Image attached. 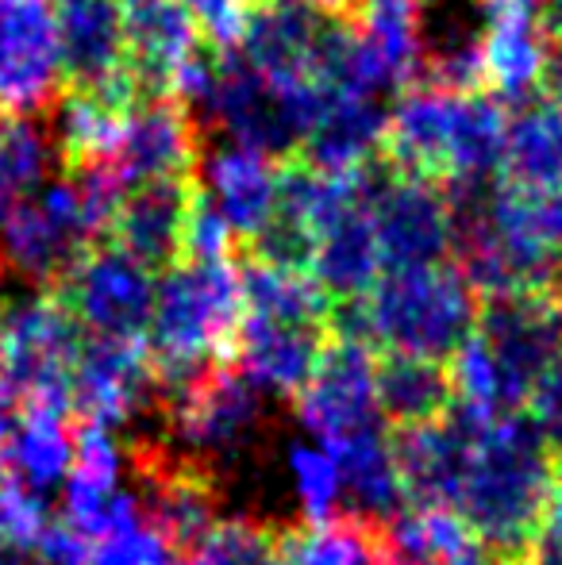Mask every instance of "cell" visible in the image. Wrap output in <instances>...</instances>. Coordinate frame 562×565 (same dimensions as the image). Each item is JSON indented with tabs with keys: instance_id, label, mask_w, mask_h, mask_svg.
<instances>
[{
	"instance_id": "cell-2",
	"label": "cell",
	"mask_w": 562,
	"mask_h": 565,
	"mask_svg": "<svg viewBox=\"0 0 562 565\" xmlns=\"http://www.w3.org/2000/svg\"><path fill=\"white\" fill-rule=\"evenodd\" d=\"M455 209V258L481 300L509 292H559L562 246L551 238L543 193L509 178L447 185Z\"/></svg>"
},
{
	"instance_id": "cell-32",
	"label": "cell",
	"mask_w": 562,
	"mask_h": 565,
	"mask_svg": "<svg viewBox=\"0 0 562 565\" xmlns=\"http://www.w3.org/2000/svg\"><path fill=\"white\" fill-rule=\"evenodd\" d=\"M505 131H509V113L494 93H455L447 139V185L497 178L505 166Z\"/></svg>"
},
{
	"instance_id": "cell-25",
	"label": "cell",
	"mask_w": 562,
	"mask_h": 565,
	"mask_svg": "<svg viewBox=\"0 0 562 565\" xmlns=\"http://www.w3.org/2000/svg\"><path fill=\"white\" fill-rule=\"evenodd\" d=\"M450 113H455V93L450 89H439V85L427 82H421L416 89H405L397 105L390 108V131H385L382 158L397 173L447 185Z\"/></svg>"
},
{
	"instance_id": "cell-10",
	"label": "cell",
	"mask_w": 562,
	"mask_h": 565,
	"mask_svg": "<svg viewBox=\"0 0 562 565\" xmlns=\"http://www.w3.org/2000/svg\"><path fill=\"white\" fill-rule=\"evenodd\" d=\"M155 277L120 246L93 243L66 269L54 292L93 339H147L155 312Z\"/></svg>"
},
{
	"instance_id": "cell-33",
	"label": "cell",
	"mask_w": 562,
	"mask_h": 565,
	"mask_svg": "<svg viewBox=\"0 0 562 565\" xmlns=\"http://www.w3.org/2000/svg\"><path fill=\"white\" fill-rule=\"evenodd\" d=\"M378 408L397 431L447 416L455 408L447 362L416 354H385L378 362Z\"/></svg>"
},
{
	"instance_id": "cell-6",
	"label": "cell",
	"mask_w": 562,
	"mask_h": 565,
	"mask_svg": "<svg viewBox=\"0 0 562 565\" xmlns=\"http://www.w3.org/2000/svg\"><path fill=\"white\" fill-rule=\"evenodd\" d=\"M328 89L316 82H271L240 51H220V74L193 119L224 135L227 142L263 150V154L297 158L312 119L320 116Z\"/></svg>"
},
{
	"instance_id": "cell-21",
	"label": "cell",
	"mask_w": 562,
	"mask_h": 565,
	"mask_svg": "<svg viewBox=\"0 0 562 565\" xmlns=\"http://www.w3.org/2000/svg\"><path fill=\"white\" fill-rule=\"evenodd\" d=\"M128 31V70L142 97L173 89L178 70L204 46L185 0H120Z\"/></svg>"
},
{
	"instance_id": "cell-28",
	"label": "cell",
	"mask_w": 562,
	"mask_h": 565,
	"mask_svg": "<svg viewBox=\"0 0 562 565\" xmlns=\"http://www.w3.org/2000/svg\"><path fill=\"white\" fill-rule=\"evenodd\" d=\"M382 269L385 266H382V250H378L370 204H359V209L343 212V216H336L316 235L308 274L316 277V285H320L336 305L367 297V289L382 277Z\"/></svg>"
},
{
	"instance_id": "cell-29",
	"label": "cell",
	"mask_w": 562,
	"mask_h": 565,
	"mask_svg": "<svg viewBox=\"0 0 562 565\" xmlns=\"http://www.w3.org/2000/svg\"><path fill=\"white\" fill-rule=\"evenodd\" d=\"M74 431L66 408H51V404H20L15 412L12 435L4 443V469L35 492H51L54 484L66 481L70 466H74Z\"/></svg>"
},
{
	"instance_id": "cell-3",
	"label": "cell",
	"mask_w": 562,
	"mask_h": 565,
	"mask_svg": "<svg viewBox=\"0 0 562 565\" xmlns=\"http://www.w3.org/2000/svg\"><path fill=\"white\" fill-rule=\"evenodd\" d=\"M562 350L559 292L486 297L474 331L450 354V388L458 408L481 419L520 416L548 365Z\"/></svg>"
},
{
	"instance_id": "cell-4",
	"label": "cell",
	"mask_w": 562,
	"mask_h": 565,
	"mask_svg": "<svg viewBox=\"0 0 562 565\" xmlns=\"http://www.w3.org/2000/svg\"><path fill=\"white\" fill-rule=\"evenodd\" d=\"M481 297L458 266L385 269L367 297L343 300L331 312V331L367 339L390 354H416L447 362L474 331Z\"/></svg>"
},
{
	"instance_id": "cell-14",
	"label": "cell",
	"mask_w": 562,
	"mask_h": 565,
	"mask_svg": "<svg viewBox=\"0 0 562 565\" xmlns=\"http://www.w3.org/2000/svg\"><path fill=\"white\" fill-rule=\"evenodd\" d=\"M136 477L142 484V515L155 523L178 551H189L216 523V484L212 469L189 454H173L162 443H136L131 447Z\"/></svg>"
},
{
	"instance_id": "cell-13",
	"label": "cell",
	"mask_w": 562,
	"mask_h": 565,
	"mask_svg": "<svg viewBox=\"0 0 562 565\" xmlns=\"http://www.w3.org/2000/svg\"><path fill=\"white\" fill-rule=\"evenodd\" d=\"M66 85L59 23L46 0H0V116H35Z\"/></svg>"
},
{
	"instance_id": "cell-51",
	"label": "cell",
	"mask_w": 562,
	"mask_h": 565,
	"mask_svg": "<svg viewBox=\"0 0 562 565\" xmlns=\"http://www.w3.org/2000/svg\"><path fill=\"white\" fill-rule=\"evenodd\" d=\"M0 354H4V308H0Z\"/></svg>"
},
{
	"instance_id": "cell-38",
	"label": "cell",
	"mask_w": 562,
	"mask_h": 565,
	"mask_svg": "<svg viewBox=\"0 0 562 565\" xmlns=\"http://www.w3.org/2000/svg\"><path fill=\"white\" fill-rule=\"evenodd\" d=\"M293 484H297V500L305 508L308 523L336 520V508L343 500V477H339V461L328 447H293L289 450Z\"/></svg>"
},
{
	"instance_id": "cell-41",
	"label": "cell",
	"mask_w": 562,
	"mask_h": 565,
	"mask_svg": "<svg viewBox=\"0 0 562 565\" xmlns=\"http://www.w3.org/2000/svg\"><path fill=\"white\" fill-rule=\"evenodd\" d=\"M235 246V231L227 227V220L216 212V204L204 196V189L197 193L193 212H189V224H185V250L181 258L189 262H227Z\"/></svg>"
},
{
	"instance_id": "cell-50",
	"label": "cell",
	"mask_w": 562,
	"mask_h": 565,
	"mask_svg": "<svg viewBox=\"0 0 562 565\" xmlns=\"http://www.w3.org/2000/svg\"><path fill=\"white\" fill-rule=\"evenodd\" d=\"M478 4L489 12V8H505V4H528V8H540L543 0H478Z\"/></svg>"
},
{
	"instance_id": "cell-48",
	"label": "cell",
	"mask_w": 562,
	"mask_h": 565,
	"mask_svg": "<svg viewBox=\"0 0 562 565\" xmlns=\"http://www.w3.org/2000/svg\"><path fill=\"white\" fill-rule=\"evenodd\" d=\"M540 20H543V28H548L551 43L562 46V0H543V4H540Z\"/></svg>"
},
{
	"instance_id": "cell-37",
	"label": "cell",
	"mask_w": 562,
	"mask_h": 565,
	"mask_svg": "<svg viewBox=\"0 0 562 565\" xmlns=\"http://www.w3.org/2000/svg\"><path fill=\"white\" fill-rule=\"evenodd\" d=\"M181 565H282V527L258 520H216Z\"/></svg>"
},
{
	"instance_id": "cell-5",
	"label": "cell",
	"mask_w": 562,
	"mask_h": 565,
	"mask_svg": "<svg viewBox=\"0 0 562 565\" xmlns=\"http://www.w3.org/2000/svg\"><path fill=\"white\" fill-rule=\"evenodd\" d=\"M243 323V285L232 262L181 258L155 285L147 347L158 396L235 354Z\"/></svg>"
},
{
	"instance_id": "cell-30",
	"label": "cell",
	"mask_w": 562,
	"mask_h": 565,
	"mask_svg": "<svg viewBox=\"0 0 562 565\" xmlns=\"http://www.w3.org/2000/svg\"><path fill=\"white\" fill-rule=\"evenodd\" d=\"M339 461L343 477V497H351L354 515L370 523H385L405 504V484L393 443L382 435V427H367L328 447Z\"/></svg>"
},
{
	"instance_id": "cell-22",
	"label": "cell",
	"mask_w": 562,
	"mask_h": 565,
	"mask_svg": "<svg viewBox=\"0 0 562 565\" xmlns=\"http://www.w3.org/2000/svg\"><path fill=\"white\" fill-rule=\"evenodd\" d=\"M390 131V105L367 93H328L297 158L320 173H351L378 162Z\"/></svg>"
},
{
	"instance_id": "cell-40",
	"label": "cell",
	"mask_w": 562,
	"mask_h": 565,
	"mask_svg": "<svg viewBox=\"0 0 562 565\" xmlns=\"http://www.w3.org/2000/svg\"><path fill=\"white\" fill-rule=\"evenodd\" d=\"M51 523V512H46L43 492L28 489L23 481H15L12 473H0V539L15 551H35L39 535Z\"/></svg>"
},
{
	"instance_id": "cell-18",
	"label": "cell",
	"mask_w": 562,
	"mask_h": 565,
	"mask_svg": "<svg viewBox=\"0 0 562 565\" xmlns=\"http://www.w3.org/2000/svg\"><path fill=\"white\" fill-rule=\"evenodd\" d=\"M197 193H201V181L193 173L189 178L142 181V185H136V193L124 196L108 235L150 274L178 266L181 250H185V224Z\"/></svg>"
},
{
	"instance_id": "cell-31",
	"label": "cell",
	"mask_w": 562,
	"mask_h": 565,
	"mask_svg": "<svg viewBox=\"0 0 562 565\" xmlns=\"http://www.w3.org/2000/svg\"><path fill=\"white\" fill-rule=\"evenodd\" d=\"M501 173L532 193H551L562 185V105L551 97H532L512 108L505 131Z\"/></svg>"
},
{
	"instance_id": "cell-23",
	"label": "cell",
	"mask_w": 562,
	"mask_h": 565,
	"mask_svg": "<svg viewBox=\"0 0 562 565\" xmlns=\"http://www.w3.org/2000/svg\"><path fill=\"white\" fill-rule=\"evenodd\" d=\"M474 424L478 416L466 408H450L447 416L432 419L421 427L397 431V466L405 500L413 504H455L458 477H463L466 454H470Z\"/></svg>"
},
{
	"instance_id": "cell-1",
	"label": "cell",
	"mask_w": 562,
	"mask_h": 565,
	"mask_svg": "<svg viewBox=\"0 0 562 565\" xmlns=\"http://www.w3.org/2000/svg\"><path fill=\"white\" fill-rule=\"evenodd\" d=\"M555 473L559 454L532 419L478 416L450 508L474 523L497 562H536V535L555 492Z\"/></svg>"
},
{
	"instance_id": "cell-24",
	"label": "cell",
	"mask_w": 562,
	"mask_h": 565,
	"mask_svg": "<svg viewBox=\"0 0 562 565\" xmlns=\"http://www.w3.org/2000/svg\"><path fill=\"white\" fill-rule=\"evenodd\" d=\"M62 70L70 89H93L128 70V31L120 0H59Z\"/></svg>"
},
{
	"instance_id": "cell-46",
	"label": "cell",
	"mask_w": 562,
	"mask_h": 565,
	"mask_svg": "<svg viewBox=\"0 0 562 565\" xmlns=\"http://www.w3.org/2000/svg\"><path fill=\"white\" fill-rule=\"evenodd\" d=\"M15 412H20V401L8 393V385L0 381V454H4V443L12 435V424H15Z\"/></svg>"
},
{
	"instance_id": "cell-49",
	"label": "cell",
	"mask_w": 562,
	"mask_h": 565,
	"mask_svg": "<svg viewBox=\"0 0 562 565\" xmlns=\"http://www.w3.org/2000/svg\"><path fill=\"white\" fill-rule=\"evenodd\" d=\"M316 4L331 8V12H347V15H354L362 4H367V0H316Z\"/></svg>"
},
{
	"instance_id": "cell-12",
	"label": "cell",
	"mask_w": 562,
	"mask_h": 565,
	"mask_svg": "<svg viewBox=\"0 0 562 565\" xmlns=\"http://www.w3.org/2000/svg\"><path fill=\"white\" fill-rule=\"evenodd\" d=\"M297 419L331 447L354 431L378 427V354L374 342L331 331L297 396Z\"/></svg>"
},
{
	"instance_id": "cell-52",
	"label": "cell",
	"mask_w": 562,
	"mask_h": 565,
	"mask_svg": "<svg viewBox=\"0 0 562 565\" xmlns=\"http://www.w3.org/2000/svg\"><path fill=\"white\" fill-rule=\"evenodd\" d=\"M494 565H536V562H494Z\"/></svg>"
},
{
	"instance_id": "cell-53",
	"label": "cell",
	"mask_w": 562,
	"mask_h": 565,
	"mask_svg": "<svg viewBox=\"0 0 562 565\" xmlns=\"http://www.w3.org/2000/svg\"><path fill=\"white\" fill-rule=\"evenodd\" d=\"M559 297H562V289H559Z\"/></svg>"
},
{
	"instance_id": "cell-45",
	"label": "cell",
	"mask_w": 562,
	"mask_h": 565,
	"mask_svg": "<svg viewBox=\"0 0 562 565\" xmlns=\"http://www.w3.org/2000/svg\"><path fill=\"white\" fill-rule=\"evenodd\" d=\"M536 565H562V454H559L555 492H551L540 535H536Z\"/></svg>"
},
{
	"instance_id": "cell-16",
	"label": "cell",
	"mask_w": 562,
	"mask_h": 565,
	"mask_svg": "<svg viewBox=\"0 0 562 565\" xmlns=\"http://www.w3.org/2000/svg\"><path fill=\"white\" fill-rule=\"evenodd\" d=\"M158 393L147 339H89L74 370V412L85 424L120 427Z\"/></svg>"
},
{
	"instance_id": "cell-15",
	"label": "cell",
	"mask_w": 562,
	"mask_h": 565,
	"mask_svg": "<svg viewBox=\"0 0 562 565\" xmlns=\"http://www.w3.org/2000/svg\"><path fill=\"white\" fill-rule=\"evenodd\" d=\"M331 8L316 0H251L235 51L271 82H316Z\"/></svg>"
},
{
	"instance_id": "cell-8",
	"label": "cell",
	"mask_w": 562,
	"mask_h": 565,
	"mask_svg": "<svg viewBox=\"0 0 562 565\" xmlns=\"http://www.w3.org/2000/svg\"><path fill=\"white\" fill-rule=\"evenodd\" d=\"M100 238L74 173L31 189L0 224V262L20 281L54 289L66 269Z\"/></svg>"
},
{
	"instance_id": "cell-27",
	"label": "cell",
	"mask_w": 562,
	"mask_h": 565,
	"mask_svg": "<svg viewBox=\"0 0 562 565\" xmlns=\"http://www.w3.org/2000/svg\"><path fill=\"white\" fill-rule=\"evenodd\" d=\"M240 285H243V316L247 320L331 331L336 300L305 269H289L282 262H271L251 250L247 262L240 266Z\"/></svg>"
},
{
	"instance_id": "cell-19",
	"label": "cell",
	"mask_w": 562,
	"mask_h": 565,
	"mask_svg": "<svg viewBox=\"0 0 562 565\" xmlns=\"http://www.w3.org/2000/svg\"><path fill=\"white\" fill-rule=\"evenodd\" d=\"M197 166H201L197 181H201L204 196L216 204L235 238L251 246L278 212V158L224 139L209 147V154Z\"/></svg>"
},
{
	"instance_id": "cell-39",
	"label": "cell",
	"mask_w": 562,
	"mask_h": 565,
	"mask_svg": "<svg viewBox=\"0 0 562 565\" xmlns=\"http://www.w3.org/2000/svg\"><path fill=\"white\" fill-rule=\"evenodd\" d=\"M89 565H181L178 546L147 523V515L136 523L105 531L100 539H93Z\"/></svg>"
},
{
	"instance_id": "cell-35",
	"label": "cell",
	"mask_w": 562,
	"mask_h": 565,
	"mask_svg": "<svg viewBox=\"0 0 562 565\" xmlns=\"http://www.w3.org/2000/svg\"><path fill=\"white\" fill-rule=\"evenodd\" d=\"M54 154L51 131H43L35 116H0V224L15 201L43 185Z\"/></svg>"
},
{
	"instance_id": "cell-42",
	"label": "cell",
	"mask_w": 562,
	"mask_h": 565,
	"mask_svg": "<svg viewBox=\"0 0 562 565\" xmlns=\"http://www.w3.org/2000/svg\"><path fill=\"white\" fill-rule=\"evenodd\" d=\"M201 39L212 51H232L240 46L243 23H247L251 0H185Z\"/></svg>"
},
{
	"instance_id": "cell-11",
	"label": "cell",
	"mask_w": 562,
	"mask_h": 565,
	"mask_svg": "<svg viewBox=\"0 0 562 565\" xmlns=\"http://www.w3.org/2000/svg\"><path fill=\"white\" fill-rule=\"evenodd\" d=\"M370 220L385 269L435 266L455 250V209L447 185L397 173L385 158L378 162Z\"/></svg>"
},
{
	"instance_id": "cell-47",
	"label": "cell",
	"mask_w": 562,
	"mask_h": 565,
	"mask_svg": "<svg viewBox=\"0 0 562 565\" xmlns=\"http://www.w3.org/2000/svg\"><path fill=\"white\" fill-rule=\"evenodd\" d=\"M543 216H548V231L551 238L562 246V185L551 189V193H543Z\"/></svg>"
},
{
	"instance_id": "cell-20",
	"label": "cell",
	"mask_w": 562,
	"mask_h": 565,
	"mask_svg": "<svg viewBox=\"0 0 562 565\" xmlns=\"http://www.w3.org/2000/svg\"><path fill=\"white\" fill-rule=\"evenodd\" d=\"M551 46L555 43H551L548 28H543L540 8H528V4L489 8L486 31H481L486 89L509 108L540 97Z\"/></svg>"
},
{
	"instance_id": "cell-17",
	"label": "cell",
	"mask_w": 562,
	"mask_h": 565,
	"mask_svg": "<svg viewBox=\"0 0 562 565\" xmlns=\"http://www.w3.org/2000/svg\"><path fill=\"white\" fill-rule=\"evenodd\" d=\"M108 162L124 173L128 185L189 178L201 162V131H197L193 113L173 93L139 97L124 116L120 139Z\"/></svg>"
},
{
	"instance_id": "cell-9",
	"label": "cell",
	"mask_w": 562,
	"mask_h": 565,
	"mask_svg": "<svg viewBox=\"0 0 562 565\" xmlns=\"http://www.w3.org/2000/svg\"><path fill=\"white\" fill-rule=\"evenodd\" d=\"M258 396L263 393L251 385L247 373L232 370V362L209 365L162 396L173 443H181L189 458L204 466L235 458L263 419Z\"/></svg>"
},
{
	"instance_id": "cell-26",
	"label": "cell",
	"mask_w": 562,
	"mask_h": 565,
	"mask_svg": "<svg viewBox=\"0 0 562 565\" xmlns=\"http://www.w3.org/2000/svg\"><path fill=\"white\" fill-rule=\"evenodd\" d=\"M328 335L331 331L320 328H293V323H266L243 316L240 339H235L240 370L247 373V381L258 393L297 396Z\"/></svg>"
},
{
	"instance_id": "cell-44",
	"label": "cell",
	"mask_w": 562,
	"mask_h": 565,
	"mask_svg": "<svg viewBox=\"0 0 562 565\" xmlns=\"http://www.w3.org/2000/svg\"><path fill=\"white\" fill-rule=\"evenodd\" d=\"M89 551L93 539H85L66 520H51L43 535H39L31 558H35V565H89Z\"/></svg>"
},
{
	"instance_id": "cell-43",
	"label": "cell",
	"mask_w": 562,
	"mask_h": 565,
	"mask_svg": "<svg viewBox=\"0 0 562 565\" xmlns=\"http://www.w3.org/2000/svg\"><path fill=\"white\" fill-rule=\"evenodd\" d=\"M528 419L548 439V447L562 454V350L528 396Z\"/></svg>"
},
{
	"instance_id": "cell-36",
	"label": "cell",
	"mask_w": 562,
	"mask_h": 565,
	"mask_svg": "<svg viewBox=\"0 0 562 565\" xmlns=\"http://www.w3.org/2000/svg\"><path fill=\"white\" fill-rule=\"evenodd\" d=\"M282 565H374V523L336 515L282 531Z\"/></svg>"
},
{
	"instance_id": "cell-7",
	"label": "cell",
	"mask_w": 562,
	"mask_h": 565,
	"mask_svg": "<svg viewBox=\"0 0 562 565\" xmlns=\"http://www.w3.org/2000/svg\"><path fill=\"white\" fill-rule=\"evenodd\" d=\"M85 331L54 289H39L4 308L0 381L20 404L74 412V370Z\"/></svg>"
},
{
	"instance_id": "cell-34",
	"label": "cell",
	"mask_w": 562,
	"mask_h": 565,
	"mask_svg": "<svg viewBox=\"0 0 562 565\" xmlns=\"http://www.w3.org/2000/svg\"><path fill=\"white\" fill-rule=\"evenodd\" d=\"M124 116H128V108L116 105V100L105 97L100 89L62 93L59 108H54V127H51L54 150H59V158L70 170L85 162H105L116 150Z\"/></svg>"
}]
</instances>
